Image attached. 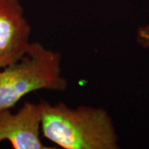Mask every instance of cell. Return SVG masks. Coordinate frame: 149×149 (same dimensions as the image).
Wrapping results in <instances>:
<instances>
[{
    "mask_svg": "<svg viewBox=\"0 0 149 149\" xmlns=\"http://www.w3.org/2000/svg\"><path fill=\"white\" fill-rule=\"evenodd\" d=\"M42 134L63 149H118V137L112 118L102 107L42 100Z\"/></svg>",
    "mask_w": 149,
    "mask_h": 149,
    "instance_id": "1",
    "label": "cell"
},
{
    "mask_svg": "<svg viewBox=\"0 0 149 149\" xmlns=\"http://www.w3.org/2000/svg\"><path fill=\"white\" fill-rule=\"evenodd\" d=\"M61 54L40 42L31 43L24 57L0 69V111L11 109L28 94L41 90L64 91Z\"/></svg>",
    "mask_w": 149,
    "mask_h": 149,
    "instance_id": "2",
    "label": "cell"
},
{
    "mask_svg": "<svg viewBox=\"0 0 149 149\" xmlns=\"http://www.w3.org/2000/svg\"><path fill=\"white\" fill-rule=\"evenodd\" d=\"M31 26L19 0H0V69L25 56L32 42Z\"/></svg>",
    "mask_w": 149,
    "mask_h": 149,
    "instance_id": "3",
    "label": "cell"
},
{
    "mask_svg": "<svg viewBox=\"0 0 149 149\" xmlns=\"http://www.w3.org/2000/svg\"><path fill=\"white\" fill-rule=\"evenodd\" d=\"M42 105L25 102L16 113L0 111V143L9 142L13 149H56L42 142Z\"/></svg>",
    "mask_w": 149,
    "mask_h": 149,
    "instance_id": "4",
    "label": "cell"
},
{
    "mask_svg": "<svg viewBox=\"0 0 149 149\" xmlns=\"http://www.w3.org/2000/svg\"><path fill=\"white\" fill-rule=\"evenodd\" d=\"M136 42L142 48L149 50V24L141 26L137 29Z\"/></svg>",
    "mask_w": 149,
    "mask_h": 149,
    "instance_id": "5",
    "label": "cell"
}]
</instances>
